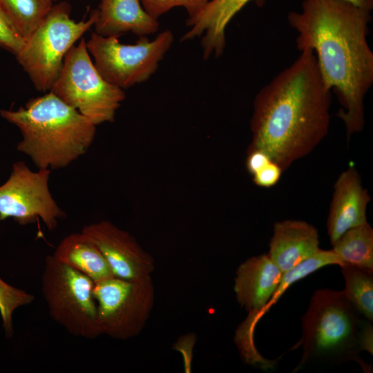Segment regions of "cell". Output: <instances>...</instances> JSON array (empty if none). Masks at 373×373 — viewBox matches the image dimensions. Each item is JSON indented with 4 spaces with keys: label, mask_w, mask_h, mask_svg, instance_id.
Wrapping results in <instances>:
<instances>
[{
    "label": "cell",
    "mask_w": 373,
    "mask_h": 373,
    "mask_svg": "<svg viewBox=\"0 0 373 373\" xmlns=\"http://www.w3.org/2000/svg\"><path fill=\"white\" fill-rule=\"evenodd\" d=\"M371 12L340 0H303L287 21L300 51L313 50L326 86L336 94L347 140L365 125V97L373 84V52L367 42Z\"/></svg>",
    "instance_id": "6da1fadb"
},
{
    "label": "cell",
    "mask_w": 373,
    "mask_h": 373,
    "mask_svg": "<svg viewBox=\"0 0 373 373\" xmlns=\"http://www.w3.org/2000/svg\"><path fill=\"white\" fill-rule=\"evenodd\" d=\"M300 55L256 94L249 149L265 153L286 171L326 137L332 91L325 84L312 49Z\"/></svg>",
    "instance_id": "7a4b0ae2"
},
{
    "label": "cell",
    "mask_w": 373,
    "mask_h": 373,
    "mask_svg": "<svg viewBox=\"0 0 373 373\" xmlns=\"http://www.w3.org/2000/svg\"><path fill=\"white\" fill-rule=\"evenodd\" d=\"M0 115L19 128L22 140L17 149L38 169L67 166L87 152L96 133L95 125L51 91Z\"/></svg>",
    "instance_id": "3957f363"
},
{
    "label": "cell",
    "mask_w": 373,
    "mask_h": 373,
    "mask_svg": "<svg viewBox=\"0 0 373 373\" xmlns=\"http://www.w3.org/2000/svg\"><path fill=\"white\" fill-rule=\"evenodd\" d=\"M358 315L343 291L316 290L302 318L303 356L297 368L309 361L353 360L367 372L369 365L358 356Z\"/></svg>",
    "instance_id": "277c9868"
},
{
    "label": "cell",
    "mask_w": 373,
    "mask_h": 373,
    "mask_svg": "<svg viewBox=\"0 0 373 373\" xmlns=\"http://www.w3.org/2000/svg\"><path fill=\"white\" fill-rule=\"evenodd\" d=\"M70 10L66 1L53 4L15 56L39 91L50 90L66 54L95 23L96 9L79 21L70 17Z\"/></svg>",
    "instance_id": "5b68a950"
},
{
    "label": "cell",
    "mask_w": 373,
    "mask_h": 373,
    "mask_svg": "<svg viewBox=\"0 0 373 373\" xmlns=\"http://www.w3.org/2000/svg\"><path fill=\"white\" fill-rule=\"evenodd\" d=\"M95 282L75 268L46 256L41 292L50 317L73 336L86 339L100 335Z\"/></svg>",
    "instance_id": "8992f818"
},
{
    "label": "cell",
    "mask_w": 373,
    "mask_h": 373,
    "mask_svg": "<svg viewBox=\"0 0 373 373\" xmlns=\"http://www.w3.org/2000/svg\"><path fill=\"white\" fill-rule=\"evenodd\" d=\"M50 91L95 126L113 122L126 97L123 89L102 77L83 37L66 54L59 75Z\"/></svg>",
    "instance_id": "52a82bcc"
},
{
    "label": "cell",
    "mask_w": 373,
    "mask_h": 373,
    "mask_svg": "<svg viewBox=\"0 0 373 373\" xmlns=\"http://www.w3.org/2000/svg\"><path fill=\"white\" fill-rule=\"evenodd\" d=\"M173 40L170 30L162 31L152 40L139 37L134 44H122L117 37H104L94 32L86 43L102 77L124 90L150 79Z\"/></svg>",
    "instance_id": "ba28073f"
},
{
    "label": "cell",
    "mask_w": 373,
    "mask_h": 373,
    "mask_svg": "<svg viewBox=\"0 0 373 373\" xmlns=\"http://www.w3.org/2000/svg\"><path fill=\"white\" fill-rule=\"evenodd\" d=\"M100 335L126 340L144 329L155 300L151 276L137 280L112 277L95 283Z\"/></svg>",
    "instance_id": "9c48e42d"
},
{
    "label": "cell",
    "mask_w": 373,
    "mask_h": 373,
    "mask_svg": "<svg viewBox=\"0 0 373 373\" xmlns=\"http://www.w3.org/2000/svg\"><path fill=\"white\" fill-rule=\"evenodd\" d=\"M50 170L33 171L22 161L15 162L8 180L0 186V221L12 218L20 225L39 218L48 230H54L65 212L49 189Z\"/></svg>",
    "instance_id": "30bf717a"
},
{
    "label": "cell",
    "mask_w": 373,
    "mask_h": 373,
    "mask_svg": "<svg viewBox=\"0 0 373 373\" xmlns=\"http://www.w3.org/2000/svg\"><path fill=\"white\" fill-rule=\"evenodd\" d=\"M82 232L99 249L115 277L137 280L151 276L154 260L127 231L103 220L84 227Z\"/></svg>",
    "instance_id": "8fae6325"
},
{
    "label": "cell",
    "mask_w": 373,
    "mask_h": 373,
    "mask_svg": "<svg viewBox=\"0 0 373 373\" xmlns=\"http://www.w3.org/2000/svg\"><path fill=\"white\" fill-rule=\"evenodd\" d=\"M371 200L360 174L352 165L343 171L334 185L327 222L332 245L345 231L367 222L366 209Z\"/></svg>",
    "instance_id": "7c38bea8"
},
{
    "label": "cell",
    "mask_w": 373,
    "mask_h": 373,
    "mask_svg": "<svg viewBox=\"0 0 373 373\" xmlns=\"http://www.w3.org/2000/svg\"><path fill=\"white\" fill-rule=\"evenodd\" d=\"M283 272L268 254L251 257L237 269L234 291L249 316L239 329L246 327L278 288Z\"/></svg>",
    "instance_id": "4fadbf2b"
},
{
    "label": "cell",
    "mask_w": 373,
    "mask_h": 373,
    "mask_svg": "<svg viewBox=\"0 0 373 373\" xmlns=\"http://www.w3.org/2000/svg\"><path fill=\"white\" fill-rule=\"evenodd\" d=\"M252 0H210L196 16L188 18L186 24L191 29L180 41L200 37L204 59L213 55L220 57L226 46V28L245 5ZM260 5L265 0H255Z\"/></svg>",
    "instance_id": "5bb4252c"
},
{
    "label": "cell",
    "mask_w": 373,
    "mask_h": 373,
    "mask_svg": "<svg viewBox=\"0 0 373 373\" xmlns=\"http://www.w3.org/2000/svg\"><path fill=\"white\" fill-rule=\"evenodd\" d=\"M316 228L303 220H285L274 226L267 254L283 271L296 267L319 249Z\"/></svg>",
    "instance_id": "9a60e30c"
},
{
    "label": "cell",
    "mask_w": 373,
    "mask_h": 373,
    "mask_svg": "<svg viewBox=\"0 0 373 373\" xmlns=\"http://www.w3.org/2000/svg\"><path fill=\"white\" fill-rule=\"evenodd\" d=\"M94 24L97 34L117 37L131 32L139 37L155 33L158 19L151 17L140 0H100Z\"/></svg>",
    "instance_id": "2e32d148"
},
{
    "label": "cell",
    "mask_w": 373,
    "mask_h": 373,
    "mask_svg": "<svg viewBox=\"0 0 373 373\" xmlns=\"http://www.w3.org/2000/svg\"><path fill=\"white\" fill-rule=\"evenodd\" d=\"M330 265L342 266L343 263L331 250L319 249L312 257L309 258L289 271L283 272L280 283L267 304L259 311L251 323L245 328L237 332V343L245 359L251 363L260 364L265 358L256 350L254 345V331L258 322L269 309L278 300L290 285L306 277L317 269Z\"/></svg>",
    "instance_id": "e0dca14e"
},
{
    "label": "cell",
    "mask_w": 373,
    "mask_h": 373,
    "mask_svg": "<svg viewBox=\"0 0 373 373\" xmlns=\"http://www.w3.org/2000/svg\"><path fill=\"white\" fill-rule=\"evenodd\" d=\"M52 256L83 273L95 283L114 277L101 251L82 231L64 238Z\"/></svg>",
    "instance_id": "ac0fdd59"
},
{
    "label": "cell",
    "mask_w": 373,
    "mask_h": 373,
    "mask_svg": "<svg viewBox=\"0 0 373 373\" xmlns=\"http://www.w3.org/2000/svg\"><path fill=\"white\" fill-rule=\"evenodd\" d=\"M332 246L343 265L373 270V229L367 222L345 231Z\"/></svg>",
    "instance_id": "d6986e66"
},
{
    "label": "cell",
    "mask_w": 373,
    "mask_h": 373,
    "mask_svg": "<svg viewBox=\"0 0 373 373\" xmlns=\"http://www.w3.org/2000/svg\"><path fill=\"white\" fill-rule=\"evenodd\" d=\"M341 272L345 287L343 291L346 298L360 314L367 320H373V270L343 265Z\"/></svg>",
    "instance_id": "ffe728a7"
},
{
    "label": "cell",
    "mask_w": 373,
    "mask_h": 373,
    "mask_svg": "<svg viewBox=\"0 0 373 373\" xmlns=\"http://www.w3.org/2000/svg\"><path fill=\"white\" fill-rule=\"evenodd\" d=\"M52 6V0H0V8L25 41Z\"/></svg>",
    "instance_id": "44dd1931"
},
{
    "label": "cell",
    "mask_w": 373,
    "mask_h": 373,
    "mask_svg": "<svg viewBox=\"0 0 373 373\" xmlns=\"http://www.w3.org/2000/svg\"><path fill=\"white\" fill-rule=\"evenodd\" d=\"M34 300L35 296L32 294L12 286L0 278V315L8 338L14 332V312L20 307L30 305Z\"/></svg>",
    "instance_id": "7402d4cb"
},
{
    "label": "cell",
    "mask_w": 373,
    "mask_h": 373,
    "mask_svg": "<svg viewBox=\"0 0 373 373\" xmlns=\"http://www.w3.org/2000/svg\"><path fill=\"white\" fill-rule=\"evenodd\" d=\"M24 44L25 40L0 8V48L17 56Z\"/></svg>",
    "instance_id": "603a6c76"
},
{
    "label": "cell",
    "mask_w": 373,
    "mask_h": 373,
    "mask_svg": "<svg viewBox=\"0 0 373 373\" xmlns=\"http://www.w3.org/2000/svg\"><path fill=\"white\" fill-rule=\"evenodd\" d=\"M283 172L276 163L271 161L253 175V181L260 187L269 188L277 184Z\"/></svg>",
    "instance_id": "cb8c5ba5"
},
{
    "label": "cell",
    "mask_w": 373,
    "mask_h": 373,
    "mask_svg": "<svg viewBox=\"0 0 373 373\" xmlns=\"http://www.w3.org/2000/svg\"><path fill=\"white\" fill-rule=\"evenodd\" d=\"M140 1L145 11L156 19L173 8L179 7L178 0H140Z\"/></svg>",
    "instance_id": "d4e9b609"
},
{
    "label": "cell",
    "mask_w": 373,
    "mask_h": 373,
    "mask_svg": "<svg viewBox=\"0 0 373 373\" xmlns=\"http://www.w3.org/2000/svg\"><path fill=\"white\" fill-rule=\"evenodd\" d=\"M271 161L269 156L263 151L255 149H249L247 168L252 175Z\"/></svg>",
    "instance_id": "484cf974"
},
{
    "label": "cell",
    "mask_w": 373,
    "mask_h": 373,
    "mask_svg": "<svg viewBox=\"0 0 373 373\" xmlns=\"http://www.w3.org/2000/svg\"><path fill=\"white\" fill-rule=\"evenodd\" d=\"M358 343L361 350L373 354V327L370 321H361L358 334Z\"/></svg>",
    "instance_id": "4316f807"
},
{
    "label": "cell",
    "mask_w": 373,
    "mask_h": 373,
    "mask_svg": "<svg viewBox=\"0 0 373 373\" xmlns=\"http://www.w3.org/2000/svg\"><path fill=\"white\" fill-rule=\"evenodd\" d=\"M210 0H178L179 7L184 8L189 17L192 18L198 15Z\"/></svg>",
    "instance_id": "83f0119b"
},
{
    "label": "cell",
    "mask_w": 373,
    "mask_h": 373,
    "mask_svg": "<svg viewBox=\"0 0 373 373\" xmlns=\"http://www.w3.org/2000/svg\"><path fill=\"white\" fill-rule=\"evenodd\" d=\"M349 3L357 8L371 12L373 9V0H340Z\"/></svg>",
    "instance_id": "f1b7e54d"
}]
</instances>
